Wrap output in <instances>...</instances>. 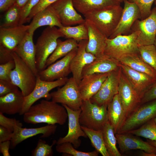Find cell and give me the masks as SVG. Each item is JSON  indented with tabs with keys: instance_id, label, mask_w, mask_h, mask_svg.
Masks as SVG:
<instances>
[{
	"instance_id": "cell-36",
	"label": "cell",
	"mask_w": 156,
	"mask_h": 156,
	"mask_svg": "<svg viewBox=\"0 0 156 156\" xmlns=\"http://www.w3.org/2000/svg\"><path fill=\"white\" fill-rule=\"evenodd\" d=\"M21 8L16 4L6 11L2 24L0 27H13L20 25Z\"/></svg>"
},
{
	"instance_id": "cell-45",
	"label": "cell",
	"mask_w": 156,
	"mask_h": 156,
	"mask_svg": "<svg viewBox=\"0 0 156 156\" xmlns=\"http://www.w3.org/2000/svg\"><path fill=\"white\" fill-rule=\"evenodd\" d=\"M18 90L11 82L0 79V97L6 95Z\"/></svg>"
},
{
	"instance_id": "cell-42",
	"label": "cell",
	"mask_w": 156,
	"mask_h": 156,
	"mask_svg": "<svg viewBox=\"0 0 156 156\" xmlns=\"http://www.w3.org/2000/svg\"><path fill=\"white\" fill-rule=\"evenodd\" d=\"M14 60L5 64H0V79L11 81L10 74L15 67Z\"/></svg>"
},
{
	"instance_id": "cell-35",
	"label": "cell",
	"mask_w": 156,
	"mask_h": 156,
	"mask_svg": "<svg viewBox=\"0 0 156 156\" xmlns=\"http://www.w3.org/2000/svg\"><path fill=\"white\" fill-rule=\"evenodd\" d=\"M137 136H141L156 141V124L151 119L135 129L127 132Z\"/></svg>"
},
{
	"instance_id": "cell-52",
	"label": "cell",
	"mask_w": 156,
	"mask_h": 156,
	"mask_svg": "<svg viewBox=\"0 0 156 156\" xmlns=\"http://www.w3.org/2000/svg\"><path fill=\"white\" fill-rule=\"evenodd\" d=\"M139 155L141 156H156L155 154L149 153L142 150H140Z\"/></svg>"
},
{
	"instance_id": "cell-20",
	"label": "cell",
	"mask_w": 156,
	"mask_h": 156,
	"mask_svg": "<svg viewBox=\"0 0 156 156\" xmlns=\"http://www.w3.org/2000/svg\"><path fill=\"white\" fill-rule=\"evenodd\" d=\"M29 25H20L11 27H0V45L14 51L25 36Z\"/></svg>"
},
{
	"instance_id": "cell-13",
	"label": "cell",
	"mask_w": 156,
	"mask_h": 156,
	"mask_svg": "<svg viewBox=\"0 0 156 156\" xmlns=\"http://www.w3.org/2000/svg\"><path fill=\"white\" fill-rule=\"evenodd\" d=\"M66 109L68 120V129L66 135L59 138L56 144H59L65 142L72 143L75 148H77L81 145L79 138H86L87 136L82 129L79 121V116L81 112V108L78 110H73L65 105H62Z\"/></svg>"
},
{
	"instance_id": "cell-12",
	"label": "cell",
	"mask_w": 156,
	"mask_h": 156,
	"mask_svg": "<svg viewBox=\"0 0 156 156\" xmlns=\"http://www.w3.org/2000/svg\"><path fill=\"white\" fill-rule=\"evenodd\" d=\"M77 49V47L75 49L60 60L39 72L38 75L42 80L49 81L67 77L71 73L70 62L76 55Z\"/></svg>"
},
{
	"instance_id": "cell-57",
	"label": "cell",
	"mask_w": 156,
	"mask_h": 156,
	"mask_svg": "<svg viewBox=\"0 0 156 156\" xmlns=\"http://www.w3.org/2000/svg\"><path fill=\"white\" fill-rule=\"evenodd\" d=\"M154 2L155 3V4L156 6V0H155Z\"/></svg>"
},
{
	"instance_id": "cell-26",
	"label": "cell",
	"mask_w": 156,
	"mask_h": 156,
	"mask_svg": "<svg viewBox=\"0 0 156 156\" xmlns=\"http://www.w3.org/2000/svg\"><path fill=\"white\" fill-rule=\"evenodd\" d=\"M120 62L105 55L96 57L92 62L87 65L83 68L82 78L88 75L111 72L118 70Z\"/></svg>"
},
{
	"instance_id": "cell-3",
	"label": "cell",
	"mask_w": 156,
	"mask_h": 156,
	"mask_svg": "<svg viewBox=\"0 0 156 156\" xmlns=\"http://www.w3.org/2000/svg\"><path fill=\"white\" fill-rule=\"evenodd\" d=\"M64 37L56 27L48 26L38 38L35 45V62L38 73L46 68L47 59L55 50L57 40Z\"/></svg>"
},
{
	"instance_id": "cell-40",
	"label": "cell",
	"mask_w": 156,
	"mask_h": 156,
	"mask_svg": "<svg viewBox=\"0 0 156 156\" xmlns=\"http://www.w3.org/2000/svg\"><path fill=\"white\" fill-rule=\"evenodd\" d=\"M135 3L140 10L141 20L144 19L148 17L151 12V6L155 0H127Z\"/></svg>"
},
{
	"instance_id": "cell-27",
	"label": "cell",
	"mask_w": 156,
	"mask_h": 156,
	"mask_svg": "<svg viewBox=\"0 0 156 156\" xmlns=\"http://www.w3.org/2000/svg\"><path fill=\"white\" fill-rule=\"evenodd\" d=\"M107 110L108 122L113 128L116 134L118 132L126 118L118 94L107 104Z\"/></svg>"
},
{
	"instance_id": "cell-48",
	"label": "cell",
	"mask_w": 156,
	"mask_h": 156,
	"mask_svg": "<svg viewBox=\"0 0 156 156\" xmlns=\"http://www.w3.org/2000/svg\"><path fill=\"white\" fill-rule=\"evenodd\" d=\"M13 132L0 125V142L10 140L13 135Z\"/></svg>"
},
{
	"instance_id": "cell-16",
	"label": "cell",
	"mask_w": 156,
	"mask_h": 156,
	"mask_svg": "<svg viewBox=\"0 0 156 156\" xmlns=\"http://www.w3.org/2000/svg\"><path fill=\"white\" fill-rule=\"evenodd\" d=\"M51 5L58 14L63 26L79 25L85 21L75 9L72 0H58Z\"/></svg>"
},
{
	"instance_id": "cell-41",
	"label": "cell",
	"mask_w": 156,
	"mask_h": 156,
	"mask_svg": "<svg viewBox=\"0 0 156 156\" xmlns=\"http://www.w3.org/2000/svg\"><path fill=\"white\" fill-rule=\"evenodd\" d=\"M3 114L0 112V125L13 132L16 126L22 127L23 124L19 120L15 118H8Z\"/></svg>"
},
{
	"instance_id": "cell-9",
	"label": "cell",
	"mask_w": 156,
	"mask_h": 156,
	"mask_svg": "<svg viewBox=\"0 0 156 156\" xmlns=\"http://www.w3.org/2000/svg\"><path fill=\"white\" fill-rule=\"evenodd\" d=\"M118 75V94L127 118L140 105L141 98L131 84L120 66Z\"/></svg>"
},
{
	"instance_id": "cell-55",
	"label": "cell",
	"mask_w": 156,
	"mask_h": 156,
	"mask_svg": "<svg viewBox=\"0 0 156 156\" xmlns=\"http://www.w3.org/2000/svg\"><path fill=\"white\" fill-rule=\"evenodd\" d=\"M155 47V49H156V37H155V41H154V44H153Z\"/></svg>"
},
{
	"instance_id": "cell-19",
	"label": "cell",
	"mask_w": 156,
	"mask_h": 156,
	"mask_svg": "<svg viewBox=\"0 0 156 156\" xmlns=\"http://www.w3.org/2000/svg\"><path fill=\"white\" fill-rule=\"evenodd\" d=\"M115 135L122 154L131 150H139L156 155V147L136 135L128 132L116 133Z\"/></svg>"
},
{
	"instance_id": "cell-34",
	"label": "cell",
	"mask_w": 156,
	"mask_h": 156,
	"mask_svg": "<svg viewBox=\"0 0 156 156\" xmlns=\"http://www.w3.org/2000/svg\"><path fill=\"white\" fill-rule=\"evenodd\" d=\"M92 146L103 156H109L105 146L102 131L93 130L81 125Z\"/></svg>"
},
{
	"instance_id": "cell-29",
	"label": "cell",
	"mask_w": 156,
	"mask_h": 156,
	"mask_svg": "<svg viewBox=\"0 0 156 156\" xmlns=\"http://www.w3.org/2000/svg\"><path fill=\"white\" fill-rule=\"evenodd\" d=\"M118 61L135 70L147 74L156 80V72L142 59L139 53L124 55Z\"/></svg>"
},
{
	"instance_id": "cell-38",
	"label": "cell",
	"mask_w": 156,
	"mask_h": 156,
	"mask_svg": "<svg viewBox=\"0 0 156 156\" xmlns=\"http://www.w3.org/2000/svg\"><path fill=\"white\" fill-rule=\"evenodd\" d=\"M69 142H65L57 144L56 150L59 153H63L74 156H97L99 153L96 150L90 152H84L79 151L74 148Z\"/></svg>"
},
{
	"instance_id": "cell-54",
	"label": "cell",
	"mask_w": 156,
	"mask_h": 156,
	"mask_svg": "<svg viewBox=\"0 0 156 156\" xmlns=\"http://www.w3.org/2000/svg\"><path fill=\"white\" fill-rule=\"evenodd\" d=\"M114 0L116 1H117L118 2H120V3L121 2H124V1H125V0Z\"/></svg>"
},
{
	"instance_id": "cell-43",
	"label": "cell",
	"mask_w": 156,
	"mask_h": 156,
	"mask_svg": "<svg viewBox=\"0 0 156 156\" xmlns=\"http://www.w3.org/2000/svg\"><path fill=\"white\" fill-rule=\"evenodd\" d=\"M40 0H29L26 4L21 9L20 25H23L32 10L38 4Z\"/></svg>"
},
{
	"instance_id": "cell-46",
	"label": "cell",
	"mask_w": 156,
	"mask_h": 156,
	"mask_svg": "<svg viewBox=\"0 0 156 156\" xmlns=\"http://www.w3.org/2000/svg\"><path fill=\"white\" fill-rule=\"evenodd\" d=\"M156 99V81L145 92L142 96L140 105Z\"/></svg>"
},
{
	"instance_id": "cell-50",
	"label": "cell",
	"mask_w": 156,
	"mask_h": 156,
	"mask_svg": "<svg viewBox=\"0 0 156 156\" xmlns=\"http://www.w3.org/2000/svg\"><path fill=\"white\" fill-rule=\"evenodd\" d=\"M16 0H0V10L5 12L15 4Z\"/></svg>"
},
{
	"instance_id": "cell-28",
	"label": "cell",
	"mask_w": 156,
	"mask_h": 156,
	"mask_svg": "<svg viewBox=\"0 0 156 156\" xmlns=\"http://www.w3.org/2000/svg\"><path fill=\"white\" fill-rule=\"evenodd\" d=\"M24 100L25 96L19 90L0 97V112L10 115L19 114Z\"/></svg>"
},
{
	"instance_id": "cell-17",
	"label": "cell",
	"mask_w": 156,
	"mask_h": 156,
	"mask_svg": "<svg viewBox=\"0 0 156 156\" xmlns=\"http://www.w3.org/2000/svg\"><path fill=\"white\" fill-rule=\"evenodd\" d=\"M88 40L79 41L77 53L72 59L70 68L73 77L79 85L82 79V70L87 65L93 61L96 57L86 50Z\"/></svg>"
},
{
	"instance_id": "cell-32",
	"label": "cell",
	"mask_w": 156,
	"mask_h": 156,
	"mask_svg": "<svg viewBox=\"0 0 156 156\" xmlns=\"http://www.w3.org/2000/svg\"><path fill=\"white\" fill-rule=\"evenodd\" d=\"M102 131L109 156H121L122 154L116 146L117 140L114 129L109 122L105 125Z\"/></svg>"
},
{
	"instance_id": "cell-39",
	"label": "cell",
	"mask_w": 156,
	"mask_h": 156,
	"mask_svg": "<svg viewBox=\"0 0 156 156\" xmlns=\"http://www.w3.org/2000/svg\"><path fill=\"white\" fill-rule=\"evenodd\" d=\"M57 141H53L52 144L49 145L45 141L41 139L38 140L36 148L31 151L32 156H51L53 155L52 147L56 143Z\"/></svg>"
},
{
	"instance_id": "cell-23",
	"label": "cell",
	"mask_w": 156,
	"mask_h": 156,
	"mask_svg": "<svg viewBox=\"0 0 156 156\" xmlns=\"http://www.w3.org/2000/svg\"><path fill=\"white\" fill-rule=\"evenodd\" d=\"M34 34L28 31L23 39L17 46L14 51L37 76L38 72L36 65V48L33 40Z\"/></svg>"
},
{
	"instance_id": "cell-15",
	"label": "cell",
	"mask_w": 156,
	"mask_h": 156,
	"mask_svg": "<svg viewBox=\"0 0 156 156\" xmlns=\"http://www.w3.org/2000/svg\"><path fill=\"white\" fill-rule=\"evenodd\" d=\"M119 69L110 73L99 90L90 99L92 103L99 106L107 105L118 94Z\"/></svg>"
},
{
	"instance_id": "cell-49",
	"label": "cell",
	"mask_w": 156,
	"mask_h": 156,
	"mask_svg": "<svg viewBox=\"0 0 156 156\" xmlns=\"http://www.w3.org/2000/svg\"><path fill=\"white\" fill-rule=\"evenodd\" d=\"M10 140L0 142V152L4 156H10L9 150L10 148Z\"/></svg>"
},
{
	"instance_id": "cell-5",
	"label": "cell",
	"mask_w": 156,
	"mask_h": 156,
	"mask_svg": "<svg viewBox=\"0 0 156 156\" xmlns=\"http://www.w3.org/2000/svg\"><path fill=\"white\" fill-rule=\"evenodd\" d=\"M107 105L99 106L90 100L83 101L79 116L81 125L97 131H102L108 122Z\"/></svg>"
},
{
	"instance_id": "cell-51",
	"label": "cell",
	"mask_w": 156,
	"mask_h": 156,
	"mask_svg": "<svg viewBox=\"0 0 156 156\" xmlns=\"http://www.w3.org/2000/svg\"><path fill=\"white\" fill-rule=\"evenodd\" d=\"M29 0H16L15 3L21 9L26 4Z\"/></svg>"
},
{
	"instance_id": "cell-25",
	"label": "cell",
	"mask_w": 156,
	"mask_h": 156,
	"mask_svg": "<svg viewBox=\"0 0 156 156\" xmlns=\"http://www.w3.org/2000/svg\"><path fill=\"white\" fill-rule=\"evenodd\" d=\"M29 25L28 32L34 33L39 27L44 26L57 27L59 28L63 26L56 11L50 5L36 14Z\"/></svg>"
},
{
	"instance_id": "cell-47",
	"label": "cell",
	"mask_w": 156,
	"mask_h": 156,
	"mask_svg": "<svg viewBox=\"0 0 156 156\" xmlns=\"http://www.w3.org/2000/svg\"><path fill=\"white\" fill-rule=\"evenodd\" d=\"M12 52L0 45V64L14 60L12 54Z\"/></svg>"
},
{
	"instance_id": "cell-31",
	"label": "cell",
	"mask_w": 156,
	"mask_h": 156,
	"mask_svg": "<svg viewBox=\"0 0 156 156\" xmlns=\"http://www.w3.org/2000/svg\"><path fill=\"white\" fill-rule=\"evenodd\" d=\"M78 44L77 42L73 39H67L63 41L58 39L55 50L47 60L46 68L77 48Z\"/></svg>"
},
{
	"instance_id": "cell-10",
	"label": "cell",
	"mask_w": 156,
	"mask_h": 156,
	"mask_svg": "<svg viewBox=\"0 0 156 156\" xmlns=\"http://www.w3.org/2000/svg\"><path fill=\"white\" fill-rule=\"evenodd\" d=\"M68 79L66 77L53 81H47L42 80L37 75L35 88L29 94L25 96L23 108L19 115H23L39 99L43 98L48 100L51 99L49 92L54 88L64 85Z\"/></svg>"
},
{
	"instance_id": "cell-2",
	"label": "cell",
	"mask_w": 156,
	"mask_h": 156,
	"mask_svg": "<svg viewBox=\"0 0 156 156\" xmlns=\"http://www.w3.org/2000/svg\"><path fill=\"white\" fill-rule=\"evenodd\" d=\"M123 10L120 3L96 10L84 15L85 20L93 23L107 38L117 26Z\"/></svg>"
},
{
	"instance_id": "cell-18",
	"label": "cell",
	"mask_w": 156,
	"mask_h": 156,
	"mask_svg": "<svg viewBox=\"0 0 156 156\" xmlns=\"http://www.w3.org/2000/svg\"><path fill=\"white\" fill-rule=\"evenodd\" d=\"M57 126L55 125H47L38 128H26L16 126L10 140V148L13 149L21 142L29 138L42 134L41 138L50 136L55 132Z\"/></svg>"
},
{
	"instance_id": "cell-56",
	"label": "cell",
	"mask_w": 156,
	"mask_h": 156,
	"mask_svg": "<svg viewBox=\"0 0 156 156\" xmlns=\"http://www.w3.org/2000/svg\"><path fill=\"white\" fill-rule=\"evenodd\" d=\"M154 122H155L156 123V117L155 118H154Z\"/></svg>"
},
{
	"instance_id": "cell-53",
	"label": "cell",
	"mask_w": 156,
	"mask_h": 156,
	"mask_svg": "<svg viewBox=\"0 0 156 156\" xmlns=\"http://www.w3.org/2000/svg\"><path fill=\"white\" fill-rule=\"evenodd\" d=\"M146 141L152 146L156 147V141L147 139Z\"/></svg>"
},
{
	"instance_id": "cell-33",
	"label": "cell",
	"mask_w": 156,
	"mask_h": 156,
	"mask_svg": "<svg viewBox=\"0 0 156 156\" xmlns=\"http://www.w3.org/2000/svg\"><path fill=\"white\" fill-rule=\"evenodd\" d=\"M59 29L66 38L73 39L78 42L88 40V29L85 22L76 26H63Z\"/></svg>"
},
{
	"instance_id": "cell-44",
	"label": "cell",
	"mask_w": 156,
	"mask_h": 156,
	"mask_svg": "<svg viewBox=\"0 0 156 156\" xmlns=\"http://www.w3.org/2000/svg\"><path fill=\"white\" fill-rule=\"evenodd\" d=\"M58 0H40L38 4L32 10L26 20L29 22L38 12L42 11Z\"/></svg>"
},
{
	"instance_id": "cell-24",
	"label": "cell",
	"mask_w": 156,
	"mask_h": 156,
	"mask_svg": "<svg viewBox=\"0 0 156 156\" xmlns=\"http://www.w3.org/2000/svg\"><path fill=\"white\" fill-rule=\"evenodd\" d=\"M85 23L88 29V36L87 51L96 57L104 55L105 40L107 38L90 21L85 20Z\"/></svg>"
},
{
	"instance_id": "cell-4",
	"label": "cell",
	"mask_w": 156,
	"mask_h": 156,
	"mask_svg": "<svg viewBox=\"0 0 156 156\" xmlns=\"http://www.w3.org/2000/svg\"><path fill=\"white\" fill-rule=\"evenodd\" d=\"M138 33L135 31L127 35H119L112 38H106L104 54L118 61L124 55L138 53L137 40Z\"/></svg>"
},
{
	"instance_id": "cell-7",
	"label": "cell",
	"mask_w": 156,
	"mask_h": 156,
	"mask_svg": "<svg viewBox=\"0 0 156 156\" xmlns=\"http://www.w3.org/2000/svg\"><path fill=\"white\" fill-rule=\"evenodd\" d=\"M50 95L52 101L66 105L74 110L81 108L83 101L79 85L73 77L68 79L62 87L51 93Z\"/></svg>"
},
{
	"instance_id": "cell-21",
	"label": "cell",
	"mask_w": 156,
	"mask_h": 156,
	"mask_svg": "<svg viewBox=\"0 0 156 156\" xmlns=\"http://www.w3.org/2000/svg\"><path fill=\"white\" fill-rule=\"evenodd\" d=\"M119 66L141 99L145 92L156 81L147 74L135 70L120 62Z\"/></svg>"
},
{
	"instance_id": "cell-30",
	"label": "cell",
	"mask_w": 156,
	"mask_h": 156,
	"mask_svg": "<svg viewBox=\"0 0 156 156\" xmlns=\"http://www.w3.org/2000/svg\"><path fill=\"white\" fill-rule=\"evenodd\" d=\"M72 1L76 10L83 15L96 10L120 3L114 0H72Z\"/></svg>"
},
{
	"instance_id": "cell-37",
	"label": "cell",
	"mask_w": 156,
	"mask_h": 156,
	"mask_svg": "<svg viewBox=\"0 0 156 156\" xmlns=\"http://www.w3.org/2000/svg\"><path fill=\"white\" fill-rule=\"evenodd\" d=\"M138 51L142 59L156 72V50L154 45L139 46Z\"/></svg>"
},
{
	"instance_id": "cell-11",
	"label": "cell",
	"mask_w": 156,
	"mask_h": 156,
	"mask_svg": "<svg viewBox=\"0 0 156 156\" xmlns=\"http://www.w3.org/2000/svg\"><path fill=\"white\" fill-rule=\"evenodd\" d=\"M139 32L137 40L139 46L153 44L156 36V7L146 18L137 19L131 29V33Z\"/></svg>"
},
{
	"instance_id": "cell-22",
	"label": "cell",
	"mask_w": 156,
	"mask_h": 156,
	"mask_svg": "<svg viewBox=\"0 0 156 156\" xmlns=\"http://www.w3.org/2000/svg\"><path fill=\"white\" fill-rule=\"evenodd\" d=\"M110 73L91 74L82 78L79 87L83 101L90 100L98 92Z\"/></svg>"
},
{
	"instance_id": "cell-14",
	"label": "cell",
	"mask_w": 156,
	"mask_h": 156,
	"mask_svg": "<svg viewBox=\"0 0 156 156\" xmlns=\"http://www.w3.org/2000/svg\"><path fill=\"white\" fill-rule=\"evenodd\" d=\"M122 14L118 24L115 30L108 38H112L116 36L127 35L131 34V28L134 22L140 19V10L134 3L125 0Z\"/></svg>"
},
{
	"instance_id": "cell-1",
	"label": "cell",
	"mask_w": 156,
	"mask_h": 156,
	"mask_svg": "<svg viewBox=\"0 0 156 156\" xmlns=\"http://www.w3.org/2000/svg\"><path fill=\"white\" fill-rule=\"evenodd\" d=\"M23 115L25 122L34 124L44 123L62 125L68 118L67 110L64 106L52 101L45 100L33 105Z\"/></svg>"
},
{
	"instance_id": "cell-8",
	"label": "cell",
	"mask_w": 156,
	"mask_h": 156,
	"mask_svg": "<svg viewBox=\"0 0 156 156\" xmlns=\"http://www.w3.org/2000/svg\"><path fill=\"white\" fill-rule=\"evenodd\" d=\"M156 117V99L140 105L126 118L118 133L137 129Z\"/></svg>"
},
{
	"instance_id": "cell-6",
	"label": "cell",
	"mask_w": 156,
	"mask_h": 156,
	"mask_svg": "<svg viewBox=\"0 0 156 156\" xmlns=\"http://www.w3.org/2000/svg\"><path fill=\"white\" fill-rule=\"evenodd\" d=\"M15 66L11 72V82L19 88L25 96L29 94L35 86L37 76L14 51L12 53Z\"/></svg>"
}]
</instances>
